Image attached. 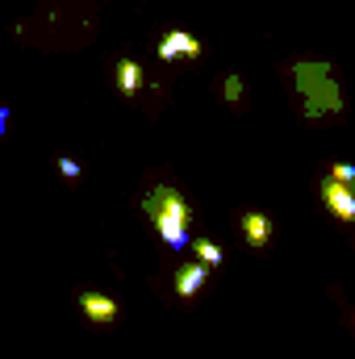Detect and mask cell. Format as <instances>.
Returning a JSON list of instances; mask_svg holds the SVG:
<instances>
[{
    "instance_id": "5",
    "label": "cell",
    "mask_w": 355,
    "mask_h": 359,
    "mask_svg": "<svg viewBox=\"0 0 355 359\" xmlns=\"http://www.w3.org/2000/svg\"><path fill=\"white\" fill-rule=\"evenodd\" d=\"M80 309H84V318L92 326H113L121 318V305L105 292H80Z\"/></svg>"
},
{
    "instance_id": "4",
    "label": "cell",
    "mask_w": 355,
    "mask_h": 359,
    "mask_svg": "<svg viewBox=\"0 0 355 359\" xmlns=\"http://www.w3.org/2000/svg\"><path fill=\"white\" fill-rule=\"evenodd\" d=\"M322 205L339 217V222H355V192H351V184H339V180H322Z\"/></svg>"
},
{
    "instance_id": "2",
    "label": "cell",
    "mask_w": 355,
    "mask_h": 359,
    "mask_svg": "<svg viewBox=\"0 0 355 359\" xmlns=\"http://www.w3.org/2000/svg\"><path fill=\"white\" fill-rule=\"evenodd\" d=\"M293 88L305 100V117L318 121L326 113H343V92L335 84V67L330 63H293Z\"/></svg>"
},
{
    "instance_id": "11",
    "label": "cell",
    "mask_w": 355,
    "mask_h": 359,
    "mask_svg": "<svg viewBox=\"0 0 355 359\" xmlns=\"http://www.w3.org/2000/svg\"><path fill=\"white\" fill-rule=\"evenodd\" d=\"M330 180H339V184H355V168L351 163H335V168H330Z\"/></svg>"
},
{
    "instance_id": "12",
    "label": "cell",
    "mask_w": 355,
    "mask_h": 359,
    "mask_svg": "<svg viewBox=\"0 0 355 359\" xmlns=\"http://www.w3.org/2000/svg\"><path fill=\"white\" fill-rule=\"evenodd\" d=\"M59 172H63L67 180H80V176H84V168H80L76 159H59Z\"/></svg>"
},
{
    "instance_id": "7",
    "label": "cell",
    "mask_w": 355,
    "mask_h": 359,
    "mask_svg": "<svg viewBox=\"0 0 355 359\" xmlns=\"http://www.w3.org/2000/svg\"><path fill=\"white\" fill-rule=\"evenodd\" d=\"M209 271L213 268H205V264H184V268L176 271V297L180 301H192V297L201 292V284L209 280Z\"/></svg>"
},
{
    "instance_id": "13",
    "label": "cell",
    "mask_w": 355,
    "mask_h": 359,
    "mask_svg": "<svg viewBox=\"0 0 355 359\" xmlns=\"http://www.w3.org/2000/svg\"><path fill=\"white\" fill-rule=\"evenodd\" d=\"M4 121H8V109H0V130H4Z\"/></svg>"
},
{
    "instance_id": "9",
    "label": "cell",
    "mask_w": 355,
    "mask_h": 359,
    "mask_svg": "<svg viewBox=\"0 0 355 359\" xmlns=\"http://www.w3.org/2000/svg\"><path fill=\"white\" fill-rule=\"evenodd\" d=\"M188 251H192L196 264H205V268H222V247H217L213 238H192Z\"/></svg>"
},
{
    "instance_id": "6",
    "label": "cell",
    "mask_w": 355,
    "mask_h": 359,
    "mask_svg": "<svg viewBox=\"0 0 355 359\" xmlns=\"http://www.w3.org/2000/svg\"><path fill=\"white\" fill-rule=\"evenodd\" d=\"M239 230H243V243H247L251 251H264V247H272V217H267V213H260V209L243 213V217H239Z\"/></svg>"
},
{
    "instance_id": "10",
    "label": "cell",
    "mask_w": 355,
    "mask_h": 359,
    "mask_svg": "<svg viewBox=\"0 0 355 359\" xmlns=\"http://www.w3.org/2000/svg\"><path fill=\"white\" fill-rule=\"evenodd\" d=\"M243 76H226V80H222V100H226V104H239V100H243Z\"/></svg>"
},
{
    "instance_id": "8",
    "label": "cell",
    "mask_w": 355,
    "mask_h": 359,
    "mask_svg": "<svg viewBox=\"0 0 355 359\" xmlns=\"http://www.w3.org/2000/svg\"><path fill=\"white\" fill-rule=\"evenodd\" d=\"M113 76H117V92H121V96H138L142 84H147V76H142V67H138L134 59H121Z\"/></svg>"
},
{
    "instance_id": "1",
    "label": "cell",
    "mask_w": 355,
    "mask_h": 359,
    "mask_svg": "<svg viewBox=\"0 0 355 359\" xmlns=\"http://www.w3.org/2000/svg\"><path fill=\"white\" fill-rule=\"evenodd\" d=\"M142 209L155 226V234L172 247V251H184L188 247V222H192V205L184 201V192L172 188V184H159L155 192L142 196Z\"/></svg>"
},
{
    "instance_id": "3",
    "label": "cell",
    "mask_w": 355,
    "mask_h": 359,
    "mask_svg": "<svg viewBox=\"0 0 355 359\" xmlns=\"http://www.w3.org/2000/svg\"><path fill=\"white\" fill-rule=\"evenodd\" d=\"M201 42L188 34V29H172V34H163L159 38V46H155V55L163 59V63H176V59H201Z\"/></svg>"
}]
</instances>
